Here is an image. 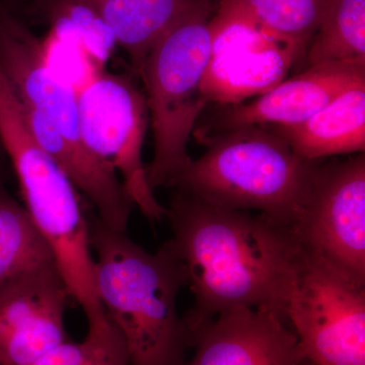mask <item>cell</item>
Here are the masks:
<instances>
[{"label": "cell", "instance_id": "obj_16", "mask_svg": "<svg viewBox=\"0 0 365 365\" xmlns=\"http://www.w3.org/2000/svg\"><path fill=\"white\" fill-rule=\"evenodd\" d=\"M307 67L365 58V0H323Z\"/></svg>", "mask_w": 365, "mask_h": 365}, {"label": "cell", "instance_id": "obj_18", "mask_svg": "<svg viewBox=\"0 0 365 365\" xmlns=\"http://www.w3.org/2000/svg\"><path fill=\"white\" fill-rule=\"evenodd\" d=\"M276 37L306 54L318 28L323 0H227Z\"/></svg>", "mask_w": 365, "mask_h": 365}, {"label": "cell", "instance_id": "obj_11", "mask_svg": "<svg viewBox=\"0 0 365 365\" xmlns=\"http://www.w3.org/2000/svg\"><path fill=\"white\" fill-rule=\"evenodd\" d=\"M68 288L59 269L40 271L0 292V365H30L66 341Z\"/></svg>", "mask_w": 365, "mask_h": 365}, {"label": "cell", "instance_id": "obj_6", "mask_svg": "<svg viewBox=\"0 0 365 365\" xmlns=\"http://www.w3.org/2000/svg\"><path fill=\"white\" fill-rule=\"evenodd\" d=\"M79 119L88 150L111 165L134 207L150 222L167 215L146 176L143 143L150 115L145 93L129 76L100 72L78 91Z\"/></svg>", "mask_w": 365, "mask_h": 365}, {"label": "cell", "instance_id": "obj_12", "mask_svg": "<svg viewBox=\"0 0 365 365\" xmlns=\"http://www.w3.org/2000/svg\"><path fill=\"white\" fill-rule=\"evenodd\" d=\"M193 356L184 365H302L306 356L287 322L237 307L190 330Z\"/></svg>", "mask_w": 365, "mask_h": 365}, {"label": "cell", "instance_id": "obj_15", "mask_svg": "<svg viewBox=\"0 0 365 365\" xmlns=\"http://www.w3.org/2000/svg\"><path fill=\"white\" fill-rule=\"evenodd\" d=\"M53 267L54 253L28 211L0 188V292Z\"/></svg>", "mask_w": 365, "mask_h": 365}, {"label": "cell", "instance_id": "obj_17", "mask_svg": "<svg viewBox=\"0 0 365 365\" xmlns=\"http://www.w3.org/2000/svg\"><path fill=\"white\" fill-rule=\"evenodd\" d=\"M40 6L51 23L53 32L73 41L102 71L118 44L96 7L88 0H40Z\"/></svg>", "mask_w": 365, "mask_h": 365}, {"label": "cell", "instance_id": "obj_7", "mask_svg": "<svg viewBox=\"0 0 365 365\" xmlns=\"http://www.w3.org/2000/svg\"><path fill=\"white\" fill-rule=\"evenodd\" d=\"M292 232L304 253L365 287V155L322 160Z\"/></svg>", "mask_w": 365, "mask_h": 365}, {"label": "cell", "instance_id": "obj_2", "mask_svg": "<svg viewBox=\"0 0 365 365\" xmlns=\"http://www.w3.org/2000/svg\"><path fill=\"white\" fill-rule=\"evenodd\" d=\"M90 235L98 297L123 336L128 365H184L192 338L177 304L188 273L169 242L150 253L98 217Z\"/></svg>", "mask_w": 365, "mask_h": 365}, {"label": "cell", "instance_id": "obj_1", "mask_svg": "<svg viewBox=\"0 0 365 365\" xmlns=\"http://www.w3.org/2000/svg\"><path fill=\"white\" fill-rule=\"evenodd\" d=\"M165 216L173 230L168 242L186 267L194 295L193 307L184 316L190 330L237 307L269 312L287 322L304 260L289 227L177 189Z\"/></svg>", "mask_w": 365, "mask_h": 365}, {"label": "cell", "instance_id": "obj_20", "mask_svg": "<svg viewBox=\"0 0 365 365\" xmlns=\"http://www.w3.org/2000/svg\"><path fill=\"white\" fill-rule=\"evenodd\" d=\"M0 148H1V145H0ZM0 188H1V186H0Z\"/></svg>", "mask_w": 365, "mask_h": 365}, {"label": "cell", "instance_id": "obj_4", "mask_svg": "<svg viewBox=\"0 0 365 365\" xmlns=\"http://www.w3.org/2000/svg\"><path fill=\"white\" fill-rule=\"evenodd\" d=\"M0 145L13 163L24 207L51 247L71 299L83 309L88 327L102 325L108 317L96 285L90 220L78 190L34 138L20 102L1 73Z\"/></svg>", "mask_w": 365, "mask_h": 365}, {"label": "cell", "instance_id": "obj_13", "mask_svg": "<svg viewBox=\"0 0 365 365\" xmlns=\"http://www.w3.org/2000/svg\"><path fill=\"white\" fill-rule=\"evenodd\" d=\"M267 127L306 160L364 153L365 81L342 91L302 123Z\"/></svg>", "mask_w": 365, "mask_h": 365}, {"label": "cell", "instance_id": "obj_10", "mask_svg": "<svg viewBox=\"0 0 365 365\" xmlns=\"http://www.w3.org/2000/svg\"><path fill=\"white\" fill-rule=\"evenodd\" d=\"M365 81V58L329 62L281 81L248 104L220 105L201 139L241 127L290 126L306 121L350 86Z\"/></svg>", "mask_w": 365, "mask_h": 365}, {"label": "cell", "instance_id": "obj_9", "mask_svg": "<svg viewBox=\"0 0 365 365\" xmlns=\"http://www.w3.org/2000/svg\"><path fill=\"white\" fill-rule=\"evenodd\" d=\"M210 26L212 51L203 83L209 103L240 104L248 96L266 93L304 55L227 0L220 2Z\"/></svg>", "mask_w": 365, "mask_h": 365}, {"label": "cell", "instance_id": "obj_3", "mask_svg": "<svg viewBox=\"0 0 365 365\" xmlns=\"http://www.w3.org/2000/svg\"><path fill=\"white\" fill-rule=\"evenodd\" d=\"M173 188L217 207L260 211L292 230L322 160L299 157L267 126L241 127L205 137Z\"/></svg>", "mask_w": 365, "mask_h": 365}, {"label": "cell", "instance_id": "obj_5", "mask_svg": "<svg viewBox=\"0 0 365 365\" xmlns=\"http://www.w3.org/2000/svg\"><path fill=\"white\" fill-rule=\"evenodd\" d=\"M209 2L168 31L146 56L139 76L153 135V158L146 165L150 188L172 187L191 162L187 146L209 104L204 78L212 51Z\"/></svg>", "mask_w": 365, "mask_h": 365}, {"label": "cell", "instance_id": "obj_19", "mask_svg": "<svg viewBox=\"0 0 365 365\" xmlns=\"http://www.w3.org/2000/svg\"><path fill=\"white\" fill-rule=\"evenodd\" d=\"M30 365H128V353L121 332L108 318L88 327L81 342L64 341Z\"/></svg>", "mask_w": 365, "mask_h": 365}, {"label": "cell", "instance_id": "obj_14", "mask_svg": "<svg viewBox=\"0 0 365 365\" xmlns=\"http://www.w3.org/2000/svg\"><path fill=\"white\" fill-rule=\"evenodd\" d=\"M111 29L118 46L140 73L151 48L176 24L208 0H88Z\"/></svg>", "mask_w": 365, "mask_h": 365}, {"label": "cell", "instance_id": "obj_8", "mask_svg": "<svg viewBox=\"0 0 365 365\" xmlns=\"http://www.w3.org/2000/svg\"><path fill=\"white\" fill-rule=\"evenodd\" d=\"M287 322L314 365H365V287L325 262L304 254Z\"/></svg>", "mask_w": 365, "mask_h": 365}]
</instances>
